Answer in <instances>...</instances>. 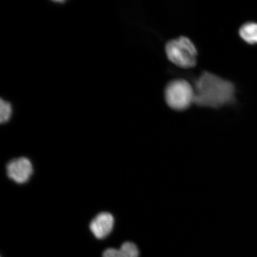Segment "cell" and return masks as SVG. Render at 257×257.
Instances as JSON below:
<instances>
[{"instance_id": "6da1fadb", "label": "cell", "mask_w": 257, "mask_h": 257, "mask_svg": "<svg viewBox=\"0 0 257 257\" xmlns=\"http://www.w3.org/2000/svg\"><path fill=\"white\" fill-rule=\"evenodd\" d=\"M194 90V103L215 108L232 102L235 93L232 82L207 72L196 80Z\"/></svg>"}, {"instance_id": "7a4b0ae2", "label": "cell", "mask_w": 257, "mask_h": 257, "mask_svg": "<svg viewBox=\"0 0 257 257\" xmlns=\"http://www.w3.org/2000/svg\"><path fill=\"white\" fill-rule=\"evenodd\" d=\"M166 53L170 62L182 68H192L197 63V50L192 42L185 37L168 41Z\"/></svg>"}, {"instance_id": "3957f363", "label": "cell", "mask_w": 257, "mask_h": 257, "mask_svg": "<svg viewBox=\"0 0 257 257\" xmlns=\"http://www.w3.org/2000/svg\"><path fill=\"white\" fill-rule=\"evenodd\" d=\"M165 96L170 108L175 110H185L194 102V88L184 79L173 80L167 85Z\"/></svg>"}, {"instance_id": "277c9868", "label": "cell", "mask_w": 257, "mask_h": 257, "mask_svg": "<svg viewBox=\"0 0 257 257\" xmlns=\"http://www.w3.org/2000/svg\"><path fill=\"white\" fill-rule=\"evenodd\" d=\"M33 172V165L27 157H19L13 160L7 165L9 178L19 184L27 182Z\"/></svg>"}, {"instance_id": "5b68a950", "label": "cell", "mask_w": 257, "mask_h": 257, "mask_svg": "<svg viewBox=\"0 0 257 257\" xmlns=\"http://www.w3.org/2000/svg\"><path fill=\"white\" fill-rule=\"evenodd\" d=\"M114 225V218L107 212H102L93 218L89 225L90 230L96 238L104 239L110 234Z\"/></svg>"}, {"instance_id": "8992f818", "label": "cell", "mask_w": 257, "mask_h": 257, "mask_svg": "<svg viewBox=\"0 0 257 257\" xmlns=\"http://www.w3.org/2000/svg\"><path fill=\"white\" fill-rule=\"evenodd\" d=\"M102 257H140L138 246L133 242H126L119 249L108 248L105 250Z\"/></svg>"}, {"instance_id": "52a82bcc", "label": "cell", "mask_w": 257, "mask_h": 257, "mask_svg": "<svg viewBox=\"0 0 257 257\" xmlns=\"http://www.w3.org/2000/svg\"><path fill=\"white\" fill-rule=\"evenodd\" d=\"M239 34L240 38L247 44H257L256 22H247L242 25L239 29Z\"/></svg>"}, {"instance_id": "ba28073f", "label": "cell", "mask_w": 257, "mask_h": 257, "mask_svg": "<svg viewBox=\"0 0 257 257\" xmlns=\"http://www.w3.org/2000/svg\"><path fill=\"white\" fill-rule=\"evenodd\" d=\"M14 114V107L11 102L5 99L0 100V122L2 124L7 123L11 119Z\"/></svg>"}]
</instances>
